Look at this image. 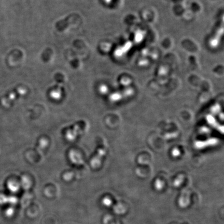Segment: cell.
<instances>
[{"instance_id":"obj_2","label":"cell","mask_w":224,"mask_h":224,"mask_svg":"<svg viewBox=\"0 0 224 224\" xmlns=\"http://www.w3.org/2000/svg\"><path fill=\"white\" fill-rule=\"evenodd\" d=\"M106 153V149L103 145L99 146L97 151L94 156L91 160V165L94 168H96L100 166L102 157Z\"/></svg>"},{"instance_id":"obj_1","label":"cell","mask_w":224,"mask_h":224,"mask_svg":"<svg viewBox=\"0 0 224 224\" xmlns=\"http://www.w3.org/2000/svg\"><path fill=\"white\" fill-rule=\"evenodd\" d=\"M87 128V123L84 121H79L73 126L68 128L66 133V139L73 141L86 130Z\"/></svg>"}]
</instances>
